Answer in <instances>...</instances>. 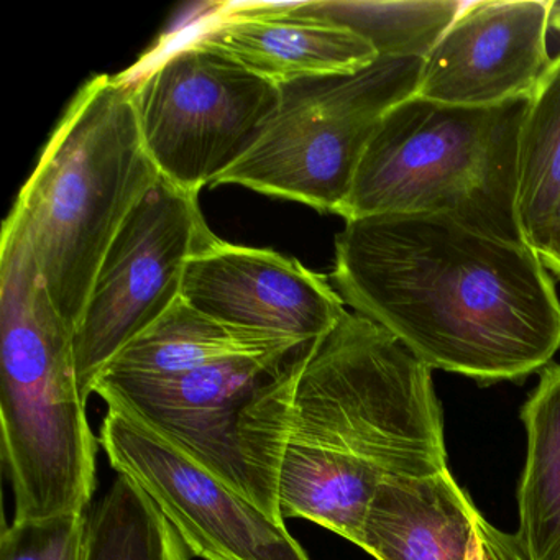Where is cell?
Segmentation results:
<instances>
[{"mask_svg": "<svg viewBox=\"0 0 560 560\" xmlns=\"http://www.w3.org/2000/svg\"><path fill=\"white\" fill-rule=\"evenodd\" d=\"M334 288L431 370L520 382L560 349V300L539 255L445 215L352 219Z\"/></svg>", "mask_w": 560, "mask_h": 560, "instance_id": "cell-1", "label": "cell"}, {"mask_svg": "<svg viewBox=\"0 0 560 560\" xmlns=\"http://www.w3.org/2000/svg\"><path fill=\"white\" fill-rule=\"evenodd\" d=\"M432 370L388 330L346 311L304 350L278 474L281 517L359 544L389 477L447 470Z\"/></svg>", "mask_w": 560, "mask_h": 560, "instance_id": "cell-2", "label": "cell"}, {"mask_svg": "<svg viewBox=\"0 0 560 560\" xmlns=\"http://www.w3.org/2000/svg\"><path fill=\"white\" fill-rule=\"evenodd\" d=\"M160 178L140 132L133 84L110 74L88 81L5 219L27 241L73 332L110 244Z\"/></svg>", "mask_w": 560, "mask_h": 560, "instance_id": "cell-3", "label": "cell"}, {"mask_svg": "<svg viewBox=\"0 0 560 560\" xmlns=\"http://www.w3.org/2000/svg\"><path fill=\"white\" fill-rule=\"evenodd\" d=\"M0 416L14 521L86 511L96 491L97 448L73 330L9 221L0 247Z\"/></svg>", "mask_w": 560, "mask_h": 560, "instance_id": "cell-4", "label": "cell"}, {"mask_svg": "<svg viewBox=\"0 0 560 560\" xmlns=\"http://www.w3.org/2000/svg\"><path fill=\"white\" fill-rule=\"evenodd\" d=\"M527 101L483 109L402 101L366 147L340 218L445 215L490 237L523 242L516 170Z\"/></svg>", "mask_w": 560, "mask_h": 560, "instance_id": "cell-5", "label": "cell"}, {"mask_svg": "<svg viewBox=\"0 0 560 560\" xmlns=\"http://www.w3.org/2000/svg\"><path fill=\"white\" fill-rule=\"evenodd\" d=\"M306 347L290 359L235 357L163 372L104 369L93 393L284 521L278 474Z\"/></svg>", "mask_w": 560, "mask_h": 560, "instance_id": "cell-6", "label": "cell"}, {"mask_svg": "<svg viewBox=\"0 0 560 560\" xmlns=\"http://www.w3.org/2000/svg\"><path fill=\"white\" fill-rule=\"evenodd\" d=\"M421 67V58L380 57L359 73L284 84L257 145L214 186L340 215L366 147L386 114L415 96Z\"/></svg>", "mask_w": 560, "mask_h": 560, "instance_id": "cell-7", "label": "cell"}, {"mask_svg": "<svg viewBox=\"0 0 560 560\" xmlns=\"http://www.w3.org/2000/svg\"><path fill=\"white\" fill-rule=\"evenodd\" d=\"M126 78L160 176L192 195L248 155L281 100L280 86L195 42H183Z\"/></svg>", "mask_w": 560, "mask_h": 560, "instance_id": "cell-8", "label": "cell"}, {"mask_svg": "<svg viewBox=\"0 0 560 560\" xmlns=\"http://www.w3.org/2000/svg\"><path fill=\"white\" fill-rule=\"evenodd\" d=\"M198 198L160 178L110 244L73 332L86 401L104 366L182 300L189 260L215 237Z\"/></svg>", "mask_w": 560, "mask_h": 560, "instance_id": "cell-9", "label": "cell"}, {"mask_svg": "<svg viewBox=\"0 0 560 560\" xmlns=\"http://www.w3.org/2000/svg\"><path fill=\"white\" fill-rule=\"evenodd\" d=\"M100 444L110 465L168 520L205 560H311L284 521L229 487L195 458L140 422L109 409Z\"/></svg>", "mask_w": 560, "mask_h": 560, "instance_id": "cell-10", "label": "cell"}, {"mask_svg": "<svg viewBox=\"0 0 560 560\" xmlns=\"http://www.w3.org/2000/svg\"><path fill=\"white\" fill-rule=\"evenodd\" d=\"M553 0L467 2L422 60L415 96L445 106H503L529 100L549 70Z\"/></svg>", "mask_w": 560, "mask_h": 560, "instance_id": "cell-11", "label": "cell"}, {"mask_svg": "<svg viewBox=\"0 0 560 560\" xmlns=\"http://www.w3.org/2000/svg\"><path fill=\"white\" fill-rule=\"evenodd\" d=\"M182 300L221 323L311 343L346 313L332 283L296 258L212 238L189 260Z\"/></svg>", "mask_w": 560, "mask_h": 560, "instance_id": "cell-12", "label": "cell"}, {"mask_svg": "<svg viewBox=\"0 0 560 560\" xmlns=\"http://www.w3.org/2000/svg\"><path fill=\"white\" fill-rule=\"evenodd\" d=\"M186 42L214 48L277 86L340 77L378 60L350 28L301 11V2L221 5Z\"/></svg>", "mask_w": 560, "mask_h": 560, "instance_id": "cell-13", "label": "cell"}, {"mask_svg": "<svg viewBox=\"0 0 560 560\" xmlns=\"http://www.w3.org/2000/svg\"><path fill=\"white\" fill-rule=\"evenodd\" d=\"M481 517L448 468L389 477L376 488L357 546L376 560H470Z\"/></svg>", "mask_w": 560, "mask_h": 560, "instance_id": "cell-14", "label": "cell"}, {"mask_svg": "<svg viewBox=\"0 0 560 560\" xmlns=\"http://www.w3.org/2000/svg\"><path fill=\"white\" fill-rule=\"evenodd\" d=\"M306 346L296 337L221 323L179 300L104 369L163 372L235 357L290 359Z\"/></svg>", "mask_w": 560, "mask_h": 560, "instance_id": "cell-15", "label": "cell"}, {"mask_svg": "<svg viewBox=\"0 0 560 560\" xmlns=\"http://www.w3.org/2000/svg\"><path fill=\"white\" fill-rule=\"evenodd\" d=\"M526 464L517 490V544L526 560H560V365L540 370L521 409Z\"/></svg>", "mask_w": 560, "mask_h": 560, "instance_id": "cell-16", "label": "cell"}, {"mask_svg": "<svg viewBox=\"0 0 560 560\" xmlns=\"http://www.w3.org/2000/svg\"><path fill=\"white\" fill-rule=\"evenodd\" d=\"M560 201V54L527 101L516 170L521 241L539 254Z\"/></svg>", "mask_w": 560, "mask_h": 560, "instance_id": "cell-17", "label": "cell"}, {"mask_svg": "<svg viewBox=\"0 0 560 560\" xmlns=\"http://www.w3.org/2000/svg\"><path fill=\"white\" fill-rule=\"evenodd\" d=\"M465 2L458 0H316L301 11L336 22L375 47L380 57L424 60Z\"/></svg>", "mask_w": 560, "mask_h": 560, "instance_id": "cell-18", "label": "cell"}, {"mask_svg": "<svg viewBox=\"0 0 560 560\" xmlns=\"http://www.w3.org/2000/svg\"><path fill=\"white\" fill-rule=\"evenodd\" d=\"M189 552L159 508L119 475L90 513L88 560H189Z\"/></svg>", "mask_w": 560, "mask_h": 560, "instance_id": "cell-19", "label": "cell"}, {"mask_svg": "<svg viewBox=\"0 0 560 560\" xmlns=\"http://www.w3.org/2000/svg\"><path fill=\"white\" fill-rule=\"evenodd\" d=\"M90 514L12 521L2 530L0 560H88Z\"/></svg>", "mask_w": 560, "mask_h": 560, "instance_id": "cell-20", "label": "cell"}, {"mask_svg": "<svg viewBox=\"0 0 560 560\" xmlns=\"http://www.w3.org/2000/svg\"><path fill=\"white\" fill-rule=\"evenodd\" d=\"M539 258L550 275H556L560 280V201L553 212L552 221L547 229L546 238L539 250Z\"/></svg>", "mask_w": 560, "mask_h": 560, "instance_id": "cell-21", "label": "cell"}, {"mask_svg": "<svg viewBox=\"0 0 560 560\" xmlns=\"http://www.w3.org/2000/svg\"><path fill=\"white\" fill-rule=\"evenodd\" d=\"M471 560H521L520 557L511 556V553L497 552V550H485L478 553Z\"/></svg>", "mask_w": 560, "mask_h": 560, "instance_id": "cell-22", "label": "cell"}, {"mask_svg": "<svg viewBox=\"0 0 560 560\" xmlns=\"http://www.w3.org/2000/svg\"><path fill=\"white\" fill-rule=\"evenodd\" d=\"M550 27L560 32V2H553L552 15H550Z\"/></svg>", "mask_w": 560, "mask_h": 560, "instance_id": "cell-23", "label": "cell"}]
</instances>
